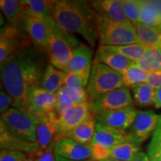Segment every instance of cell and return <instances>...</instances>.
<instances>
[{
  "instance_id": "1",
  "label": "cell",
  "mask_w": 161,
  "mask_h": 161,
  "mask_svg": "<svg viewBox=\"0 0 161 161\" xmlns=\"http://www.w3.org/2000/svg\"><path fill=\"white\" fill-rule=\"evenodd\" d=\"M48 61L46 52L33 44L1 64L2 84L14 100V108L27 110L32 91L40 87Z\"/></svg>"
},
{
  "instance_id": "2",
  "label": "cell",
  "mask_w": 161,
  "mask_h": 161,
  "mask_svg": "<svg viewBox=\"0 0 161 161\" xmlns=\"http://www.w3.org/2000/svg\"><path fill=\"white\" fill-rule=\"evenodd\" d=\"M52 15L60 28L70 34L81 35L92 47L98 39L96 12L85 1H54Z\"/></svg>"
},
{
  "instance_id": "3",
  "label": "cell",
  "mask_w": 161,
  "mask_h": 161,
  "mask_svg": "<svg viewBox=\"0 0 161 161\" xmlns=\"http://www.w3.org/2000/svg\"><path fill=\"white\" fill-rule=\"evenodd\" d=\"M96 21L101 46H119L140 43L135 26L130 22L118 23L96 13Z\"/></svg>"
},
{
  "instance_id": "4",
  "label": "cell",
  "mask_w": 161,
  "mask_h": 161,
  "mask_svg": "<svg viewBox=\"0 0 161 161\" xmlns=\"http://www.w3.org/2000/svg\"><path fill=\"white\" fill-rule=\"evenodd\" d=\"M52 30V35L46 53L50 64L62 70L72 58V52L75 48L81 45L79 40L60 28L52 18L48 21Z\"/></svg>"
},
{
  "instance_id": "5",
  "label": "cell",
  "mask_w": 161,
  "mask_h": 161,
  "mask_svg": "<svg viewBox=\"0 0 161 161\" xmlns=\"http://www.w3.org/2000/svg\"><path fill=\"white\" fill-rule=\"evenodd\" d=\"M125 86L122 74L103 64H93L86 86L89 101Z\"/></svg>"
},
{
  "instance_id": "6",
  "label": "cell",
  "mask_w": 161,
  "mask_h": 161,
  "mask_svg": "<svg viewBox=\"0 0 161 161\" xmlns=\"http://www.w3.org/2000/svg\"><path fill=\"white\" fill-rule=\"evenodd\" d=\"M1 121L14 135L31 142H37L39 118L27 111L11 108L1 115Z\"/></svg>"
},
{
  "instance_id": "7",
  "label": "cell",
  "mask_w": 161,
  "mask_h": 161,
  "mask_svg": "<svg viewBox=\"0 0 161 161\" xmlns=\"http://www.w3.org/2000/svg\"><path fill=\"white\" fill-rule=\"evenodd\" d=\"M33 44L24 30L10 24L4 26L0 34V64Z\"/></svg>"
},
{
  "instance_id": "8",
  "label": "cell",
  "mask_w": 161,
  "mask_h": 161,
  "mask_svg": "<svg viewBox=\"0 0 161 161\" xmlns=\"http://www.w3.org/2000/svg\"><path fill=\"white\" fill-rule=\"evenodd\" d=\"M133 97L128 86H122L114 91L107 92L90 102L94 116L102 113L118 110L132 105Z\"/></svg>"
},
{
  "instance_id": "9",
  "label": "cell",
  "mask_w": 161,
  "mask_h": 161,
  "mask_svg": "<svg viewBox=\"0 0 161 161\" xmlns=\"http://www.w3.org/2000/svg\"><path fill=\"white\" fill-rule=\"evenodd\" d=\"M160 117L161 115L151 110L138 111L128 132L133 141L140 146L155 130Z\"/></svg>"
},
{
  "instance_id": "10",
  "label": "cell",
  "mask_w": 161,
  "mask_h": 161,
  "mask_svg": "<svg viewBox=\"0 0 161 161\" xmlns=\"http://www.w3.org/2000/svg\"><path fill=\"white\" fill-rule=\"evenodd\" d=\"M138 111L132 105L95 115L97 122L114 129L125 130L131 127Z\"/></svg>"
},
{
  "instance_id": "11",
  "label": "cell",
  "mask_w": 161,
  "mask_h": 161,
  "mask_svg": "<svg viewBox=\"0 0 161 161\" xmlns=\"http://www.w3.org/2000/svg\"><path fill=\"white\" fill-rule=\"evenodd\" d=\"M54 152L66 160L72 161L91 160L92 148L90 144H81L69 138H60L55 142Z\"/></svg>"
},
{
  "instance_id": "12",
  "label": "cell",
  "mask_w": 161,
  "mask_h": 161,
  "mask_svg": "<svg viewBox=\"0 0 161 161\" xmlns=\"http://www.w3.org/2000/svg\"><path fill=\"white\" fill-rule=\"evenodd\" d=\"M127 141H133L128 132L114 129L98 122L90 145L111 151L113 148Z\"/></svg>"
},
{
  "instance_id": "13",
  "label": "cell",
  "mask_w": 161,
  "mask_h": 161,
  "mask_svg": "<svg viewBox=\"0 0 161 161\" xmlns=\"http://www.w3.org/2000/svg\"><path fill=\"white\" fill-rule=\"evenodd\" d=\"M23 29L32 43L46 52L52 35V30L49 22L45 19L25 17Z\"/></svg>"
},
{
  "instance_id": "14",
  "label": "cell",
  "mask_w": 161,
  "mask_h": 161,
  "mask_svg": "<svg viewBox=\"0 0 161 161\" xmlns=\"http://www.w3.org/2000/svg\"><path fill=\"white\" fill-rule=\"evenodd\" d=\"M91 115L92 113L90 101L75 105L67 114L58 119V132L55 141L61 138L64 134L73 129Z\"/></svg>"
},
{
  "instance_id": "15",
  "label": "cell",
  "mask_w": 161,
  "mask_h": 161,
  "mask_svg": "<svg viewBox=\"0 0 161 161\" xmlns=\"http://www.w3.org/2000/svg\"><path fill=\"white\" fill-rule=\"evenodd\" d=\"M58 116L54 110L39 119L37 128V142L39 150L36 158L41 155L55 141L58 132Z\"/></svg>"
},
{
  "instance_id": "16",
  "label": "cell",
  "mask_w": 161,
  "mask_h": 161,
  "mask_svg": "<svg viewBox=\"0 0 161 161\" xmlns=\"http://www.w3.org/2000/svg\"><path fill=\"white\" fill-rule=\"evenodd\" d=\"M0 144L1 149L19 151L36 158L39 150L37 142H31L14 135L1 121L0 123Z\"/></svg>"
},
{
  "instance_id": "17",
  "label": "cell",
  "mask_w": 161,
  "mask_h": 161,
  "mask_svg": "<svg viewBox=\"0 0 161 161\" xmlns=\"http://www.w3.org/2000/svg\"><path fill=\"white\" fill-rule=\"evenodd\" d=\"M56 104V93H51L43 88H36L29 98L27 111L41 118L54 110Z\"/></svg>"
},
{
  "instance_id": "18",
  "label": "cell",
  "mask_w": 161,
  "mask_h": 161,
  "mask_svg": "<svg viewBox=\"0 0 161 161\" xmlns=\"http://www.w3.org/2000/svg\"><path fill=\"white\" fill-rule=\"evenodd\" d=\"M90 5L97 14L118 23L128 21L125 13L123 3L121 0L90 1Z\"/></svg>"
},
{
  "instance_id": "19",
  "label": "cell",
  "mask_w": 161,
  "mask_h": 161,
  "mask_svg": "<svg viewBox=\"0 0 161 161\" xmlns=\"http://www.w3.org/2000/svg\"><path fill=\"white\" fill-rule=\"evenodd\" d=\"M93 64H103L121 73L130 66L134 65L135 62L107 49L104 46L99 45L92 61Z\"/></svg>"
},
{
  "instance_id": "20",
  "label": "cell",
  "mask_w": 161,
  "mask_h": 161,
  "mask_svg": "<svg viewBox=\"0 0 161 161\" xmlns=\"http://www.w3.org/2000/svg\"><path fill=\"white\" fill-rule=\"evenodd\" d=\"M92 51L89 46L81 44L72 52V58L62 71L65 73H78L92 69Z\"/></svg>"
},
{
  "instance_id": "21",
  "label": "cell",
  "mask_w": 161,
  "mask_h": 161,
  "mask_svg": "<svg viewBox=\"0 0 161 161\" xmlns=\"http://www.w3.org/2000/svg\"><path fill=\"white\" fill-rule=\"evenodd\" d=\"M53 2L46 0H23L22 11L23 15L27 17L42 19L49 21L53 18Z\"/></svg>"
},
{
  "instance_id": "22",
  "label": "cell",
  "mask_w": 161,
  "mask_h": 161,
  "mask_svg": "<svg viewBox=\"0 0 161 161\" xmlns=\"http://www.w3.org/2000/svg\"><path fill=\"white\" fill-rule=\"evenodd\" d=\"M97 123V119L92 114L73 129L64 134L61 138H69L81 144H90L95 133Z\"/></svg>"
},
{
  "instance_id": "23",
  "label": "cell",
  "mask_w": 161,
  "mask_h": 161,
  "mask_svg": "<svg viewBox=\"0 0 161 161\" xmlns=\"http://www.w3.org/2000/svg\"><path fill=\"white\" fill-rule=\"evenodd\" d=\"M65 76V72L55 68L52 64H49L43 73L40 87L51 93H57L58 90L64 86Z\"/></svg>"
},
{
  "instance_id": "24",
  "label": "cell",
  "mask_w": 161,
  "mask_h": 161,
  "mask_svg": "<svg viewBox=\"0 0 161 161\" xmlns=\"http://www.w3.org/2000/svg\"><path fill=\"white\" fill-rule=\"evenodd\" d=\"M0 8L7 18L10 25L23 29L25 16L22 11V1L19 0H1Z\"/></svg>"
},
{
  "instance_id": "25",
  "label": "cell",
  "mask_w": 161,
  "mask_h": 161,
  "mask_svg": "<svg viewBox=\"0 0 161 161\" xmlns=\"http://www.w3.org/2000/svg\"><path fill=\"white\" fill-rule=\"evenodd\" d=\"M135 65L148 74L161 69V46L149 48Z\"/></svg>"
},
{
  "instance_id": "26",
  "label": "cell",
  "mask_w": 161,
  "mask_h": 161,
  "mask_svg": "<svg viewBox=\"0 0 161 161\" xmlns=\"http://www.w3.org/2000/svg\"><path fill=\"white\" fill-rule=\"evenodd\" d=\"M140 43L149 48L161 46V28H153L139 23L134 25Z\"/></svg>"
},
{
  "instance_id": "27",
  "label": "cell",
  "mask_w": 161,
  "mask_h": 161,
  "mask_svg": "<svg viewBox=\"0 0 161 161\" xmlns=\"http://www.w3.org/2000/svg\"><path fill=\"white\" fill-rule=\"evenodd\" d=\"M133 92V99L137 105L146 108L154 105L155 90L146 83L139 84L130 86Z\"/></svg>"
},
{
  "instance_id": "28",
  "label": "cell",
  "mask_w": 161,
  "mask_h": 161,
  "mask_svg": "<svg viewBox=\"0 0 161 161\" xmlns=\"http://www.w3.org/2000/svg\"><path fill=\"white\" fill-rule=\"evenodd\" d=\"M107 49L111 50L116 53L125 57L134 62H137L143 56L147 50L149 49L148 46L145 45L144 43H139L131 45L112 46H104Z\"/></svg>"
},
{
  "instance_id": "29",
  "label": "cell",
  "mask_w": 161,
  "mask_h": 161,
  "mask_svg": "<svg viewBox=\"0 0 161 161\" xmlns=\"http://www.w3.org/2000/svg\"><path fill=\"white\" fill-rule=\"evenodd\" d=\"M140 24L153 28H161V11L147 2H142Z\"/></svg>"
},
{
  "instance_id": "30",
  "label": "cell",
  "mask_w": 161,
  "mask_h": 161,
  "mask_svg": "<svg viewBox=\"0 0 161 161\" xmlns=\"http://www.w3.org/2000/svg\"><path fill=\"white\" fill-rule=\"evenodd\" d=\"M140 145L136 144L134 141L122 142L112 148L109 158L119 161H130L138 152H140Z\"/></svg>"
},
{
  "instance_id": "31",
  "label": "cell",
  "mask_w": 161,
  "mask_h": 161,
  "mask_svg": "<svg viewBox=\"0 0 161 161\" xmlns=\"http://www.w3.org/2000/svg\"><path fill=\"white\" fill-rule=\"evenodd\" d=\"M75 106L66 86H64L56 93V104L54 111L58 118H61Z\"/></svg>"
},
{
  "instance_id": "32",
  "label": "cell",
  "mask_w": 161,
  "mask_h": 161,
  "mask_svg": "<svg viewBox=\"0 0 161 161\" xmlns=\"http://www.w3.org/2000/svg\"><path fill=\"white\" fill-rule=\"evenodd\" d=\"M121 74L123 78L125 86L128 87L136 84L146 83L148 77V74L147 72L140 69L135 64L130 66L124 72H121Z\"/></svg>"
},
{
  "instance_id": "33",
  "label": "cell",
  "mask_w": 161,
  "mask_h": 161,
  "mask_svg": "<svg viewBox=\"0 0 161 161\" xmlns=\"http://www.w3.org/2000/svg\"><path fill=\"white\" fill-rule=\"evenodd\" d=\"M91 70H86V71L78 72V73H66L64 86L67 87L86 88V89Z\"/></svg>"
},
{
  "instance_id": "34",
  "label": "cell",
  "mask_w": 161,
  "mask_h": 161,
  "mask_svg": "<svg viewBox=\"0 0 161 161\" xmlns=\"http://www.w3.org/2000/svg\"><path fill=\"white\" fill-rule=\"evenodd\" d=\"M122 3H123L125 13L128 21L134 25L140 23L142 1L123 0Z\"/></svg>"
},
{
  "instance_id": "35",
  "label": "cell",
  "mask_w": 161,
  "mask_h": 161,
  "mask_svg": "<svg viewBox=\"0 0 161 161\" xmlns=\"http://www.w3.org/2000/svg\"><path fill=\"white\" fill-rule=\"evenodd\" d=\"M27 156L25 153L19 151L1 149L0 161H25Z\"/></svg>"
},
{
  "instance_id": "36",
  "label": "cell",
  "mask_w": 161,
  "mask_h": 161,
  "mask_svg": "<svg viewBox=\"0 0 161 161\" xmlns=\"http://www.w3.org/2000/svg\"><path fill=\"white\" fill-rule=\"evenodd\" d=\"M67 87V86H66ZM71 97L75 102V105L80 104L82 103L89 101L88 94L86 92V88H74V87H67Z\"/></svg>"
},
{
  "instance_id": "37",
  "label": "cell",
  "mask_w": 161,
  "mask_h": 161,
  "mask_svg": "<svg viewBox=\"0 0 161 161\" xmlns=\"http://www.w3.org/2000/svg\"><path fill=\"white\" fill-rule=\"evenodd\" d=\"M14 100L11 95H9L6 91L1 90L0 92V112L3 114V113L10 109V107L13 106Z\"/></svg>"
},
{
  "instance_id": "38",
  "label": "cell",
  "mask_w": 161,
  "mask_h": 161,
  "mask_svg": "<svg viewBox=\"0 0 161 161\" xmlns=\"http://www.w3.org/2000/svg\"><path fill=\"white\" fill-rule=\"evenodd\" d=\"M146 84L155 90L161 87V69L148 74Z\"/></svg>"
},
{
  "instance_id": "39",
  "label": "cell",
  "mask_w": 161,
  "mask_h": 161,
  "mask_svg": "<svg viewBox=\"0 0 161 161\" xmlns=\"http://www.w3.org/2000/svg\"><path fill=\"white\" fill-rule=\"evenodd\" d=\"M55 142H54L53 143H52L51 146H50L49 148L41 154V155L36 158L34 161H56L55 152H54Z\"/></svg>"
},
{
  "instance_id": "40",
  "label": "cell",
  "mask_w": 161,
  "mask_h": 161,
  "mask_svg": "<svg viewBox=\"0 0 161 161\" xmlns=\"http://www.w3.org/2000/svg\"><path fill=\"white\" fill-rule=\"evenodd\" d=\"M150 143L155 146L161 153V117L155 130L153 133L152 139Z\"/></svg>"
},
{
  "instance_id": "41",
  "label": "cell",
  "mask_w": 161,
  "mask_h": 161,
  "mask_svg": "<svg viewBox=\"0 0 161 161\" xmlns=\"http://www.w3.org/2000/svg\"><path fill=\"white\" fill-rule=\"evenodd\" d=\"M147 154L149 158L150 161H161V153L160 151L151 143L148 144Z\"/></svg>"
},
{
  "instance_id": "42",
  "label": "cell",
  "mask_w": 161,
  "mask_h": 161,
  "mask_svg": "<svg viewBox=\"0 0 161 161\" xmlns=\"http://www.w3.org/2000/svg\"><path fill=\"white\" fill-rule=\"evenodd\" d=\"M154 106L157 109L161 108V87L155 90L154 98Z\"/></svg>"
},
{
  "instance_id": "43",
  "label": "cell",
  "mask_w": 161,
  "mask_h": 161,
  "mask_svg": "<svg viewBox=\"0 0 161 161\" xmlns=\"http://www.w3.org/2000/svg\"><path fill=\"white\" fill-rule=\"evenodd\" d=\"M130 161H150L148 154L145 152H140L134 157V158Z\"/></svg>"
},
{
  "instance_id": "44",
  "label": "cell",
  "mask_w": 161,
  "mask_h": 161,
  "mask_svg": "<svg viewBox=\"0 0 161 161\" xmlns=\"http://www.w3.org/2000/svg\"><path fill=\"white\" fill-rule=\"evenodd\" d=\"M55 159H56V161H72V160H66V159L61 158V157L58 155H55ZM84 161H92V160H84Z\"/></svg>"
},
{
  "instance_id": "45",
  "label": "cell",
  "mask_w": 161,
  "mask_h": 161,
  "mask_svg": "<svg viewBox=\"0 0 161 161\" xmlns=\"http://www.w3.org/2000/svg\"><path fill=\"white\" fill-rule=\"evenodd\" d=\"M100 161H119V160H115V159H112V158H108V159H105V160H100Z\"/></svg>"
},
{
  "instance_id": "46",
  "label": "cell",
  "mask_w": 161,
  "mask_h": 161,
  "mask_svg": "<svg viewBox=\"0 0 161 161\" xmlns=\"http://www.w3.org/2000/svg\"><path fill=\"white\" fill-rule=\"evenodd\" d=\"M34 160H35V158H34L33 157H28L27 160L25 161H34Z\"/></svg>"
}]
</instances>
